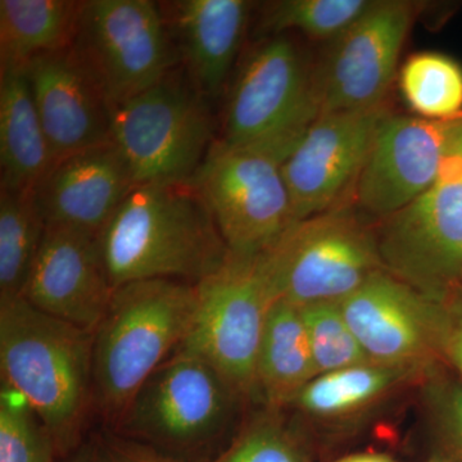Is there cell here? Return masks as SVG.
Masks as SVG:
<instances>
[{
	"instance_id": "cell-5",
	"label": "cell",
	"mask_w": 462,
	"mask_h": 462,
	"mask_svg": "<svg viewBox=\"0 0 462 462\" xmlns=\"http://www.w3.org/2000/svg\"><path fill=\"white\" fill-rule=\"evenodd\" d=\"M257 263L275 300L298 307L339 302L384 270L376 226L354 203L291 225Z\"/></svg>"
},
{
	"instance_id": "cell-17",
	"label": "cell",
	"mask_w": 462,
	"mask_h": 462,
	"mask_svg": "<svg viewBox=\"0 0 462 462\" xmlns=\"http://www.w3.org/2000/svg\"><path fill=\"white\" fill-rule=\"evenodd\" d=\"M160 5L179 66L200 96L208 102L220 98L243 56L257 3L175 0Z\"/></svg>"
},
{
	"instance_id": "cell-19",
	"label": "cell",
	"mask_w": 462,
	"mask_h": 462,
	"mask_svg": "<svg viewBox=\"0 0 462 462\" xmlns=\"http://www.w3.org/2000/svg\"><path fill=\"white\" fill-rule=\"evenodd\" d=\"M54 161L112 141L111 107L69 48L25 67Z\"/></svg>"
},
{
	"instance_id": "cell-12",
	"label": "cell",
	"mask_w": 462,
	"mask_h": 462,
	"mask_svg": "<svg viewBox=\"0 0 462 462\" xmlns=\"http://www.w3.org/2000/svg\"><path fill=\"white\" fill-rule=\"evenodd\" d=\"M409 0H376L316 60L320 115L385 107L404 42L420 12Z\"/></svg>"
},
{
	"instance_id": "cell-1",
	"label": "cell",
	"mask_w": 462,
	"mask_h": 462,
	"mask_svg": "<svg viewBox=\"0 0 462 462\" xmlns=\"http://www.w3.org/2000/svg\"><path fill=\"white\" fill-rule=\"evenodd\" d=\"M114 288L170 279L199 284L230 252L190 182L136 185L99 236Z\"/></svg>"
},
{
	"instance_id": "cell-9",
	"label": "cell",
	"mask_w": 462,
	"mask_h": 462,
	"mask_svg": "<svg viewBox=\"0 0 462 462\" xmlns=\"http://www.w3.org/2000/svg\"><path fill=\"white\" fill-rule=\"evenodd\" d=\"M385 272L434 302L462 278V130L436 182L376 226Z\"/></svg>"
},
{
	"instance_id": "cell-28",
	"label": "cell",
	"mask_w": 462,
	"mask_h": 462,
	"mask_svg": "<svg viewBox=\"0 0 462 462\" xmlns=\"http://www.w3.org/2000/svg\"><path fill=\"white\" fill-rule=\"evenodd\" d=\"M214 462H310V458L302 440L285 424L279 410L266 407Z\"/></svg>"
},
{
	"instance_id": "cell-35",
	"label": "cell",
	"mask_w": 462,
	"mask_h": 462,
	"mask_svg": "<svg viewBox=\"0 0 462 462\" xmlns=\"http://www.w3.org/2000/svg\"><path fill=\"white\" fill-rule=\"evenodd\" d=\"M430 462H447L445 460H440V458H434V460H431Z\"/></svg>"
},
{
	"instance_id": "cell-16",
	"label": "cell",
	"mask_w": 462,
	"mask_h": 462,
	"mask_svg": "<svg viewBox=\"0 0 462 462\" xmlns=\"http://www.w3.org/2000/svg\"><path fill=\"white\" fill-rule=\"evenodd\" d=\"M114 291L99 234L60 225L45 226L21 296L23 300L45 314L94 333Z\"/></svg>"
},
{
	"instance_id": "cell-32",
	"label": "cell",
	"mask_w": 462,
	"mask_h": 462,
	"mask_svg": "<svg viewBox=\"0 0 462 462\" xmlns=\"http://www.w3.org/2000/svg\"><path fill=\"white\" fill-rule=\"evenodd\" d=\"M96 446L98 462H185L129 438L107 436Z\"/></svg>"
},
{
	"instance_id": "cell-15",
	"label": "cell",
	"mask_w": 462,
	"mask_h": 462,
	"mask_svg": "<svg viewBox=\"0 0 462 462\" xmlns=\"http://www.w3.org/2000/svg\"><path fill=\"white\" fill-rule=\"evenodd\" d=\"M339 306L372 363L424 373L437 369L438 302L382 270Z\"/></svg>"
},
{
	"instance_id": "cell-27",
	"label": "cell",
	"mask_w": 462,
	"mask_h": 462,
	"mask_svg": "<svg viewBox=\"0 0 462 462\" xmlns=\"http://www.w3.org/2000/svg\"><path fill=\"white\" fill-rule=\"evenodd\" d=\"M300 310L318 375L369 363L339 302L312 303Z\"/></svg>"
},
{
	"instance_id": "cell-21",
	"label": "cell",
	"mask_w": 462,
	"mask_h": 462,
	"mask_svg": "<svg viewBox=\"0 0 462 462\" xmlns=\"http://www.w3.org/2000/svg\"><path fill=\"white\" fill-rule=\"evenodd\" d=\"M318 376L300 307L276 300L270 307L258 352L256 397L281 410Z\"/></svg>"
},
{
	"instance_id": "cell-7",
	"label": "cell",
	"mask_w": 462,
	"mask_h": 462,
	"mask_svg": "<svg viewBox=\"0 0 462 462\" xmlns=\"http://www.w3.org/2000/svg\"><path fill=\"white\" fill-rule=\"evenodd\" d=\"M243 400L212 365L178 348L115 425L124 436L158 451L194 452L223 436Z\"/></svg>"
},
{
	"instance_id": "cell-13",
	"label": "cell",
	"mask_w": 462,
	"mask_h": 462,
	"mask_svg": "<svg viewBox=\"0 0 462 462\" xmlns=\"http://www.w3.org/2000/svg\"><path fill=\"white\" fill-rule=\"evenodd\" d=\"M462 130V114L447 120L389 114L356 181L352 203L382 221L430 189Z\"/></svg>"
},
{
	"instance_id": "cell-6",
	"label": "cell",
	"mask_w": 462,
	"mask_h": 462,
	"mask_svg": "<svg viewBox=\"0 0 462 462\" xmlns=\"http://www.w3.org/2000/svg\"><path fill=\"white\" fill-rule=\"evenodd\" d=\"M111 132L136 185L190 182L217 141L209 102L180 66L111 106Z\"/></svg>"
},
{
	"instance_id": "cell-24",
	"label": "cell",
	"mask_w": 462,
	"mask_h": 462,
	"mask_svg": "<svg viewBox=\"0 0 462 462\" xmlns=\"http://www.w3.org/2000/svg\"><path fill=\"white\" fill-rule=\"evenodd\" d=\"M376 0H273L257 3L254 23L256 39L291 32L314 42H329L338 39Z\"/></svg>"
},
{
	"instance_id": "cell-22",
	"label": "cell",
	"mask_w": 462,
	"mask_h": 462,
	"mask_svg": "<svg viewBox=\"0 0 462 462\" xmlns=\"http://www.w3.org/2000/svg\"><path fill=\"white\" fill-rule=\"evenodd\" d=\"M428 375L421 370L369 361L316 376L289 406L318 420L339 421L366 411L400 385Z\"/></svg>"
},
{
	"instance_id": "cell-4",
	"label": "cell",
	"mask_w": 462,
	"mask_h": 462,
	"mask_svg": "<svg viewBox=\"0 0 462 462\" xmlns=\"http://www.w3.org/2000/svg\"><path fill=\"white\" fill-rule=\"evenodd\" d=\"M320 116L316 60L296 33L256 39L225 91L217 141L291 156Z\"/></svg>"
},
{
	"instance_id": "cell-29",
	"label": "cell",
	"mask_w": 462,
	"mask_h": 462,
	"mask_svg": "<svg viewBox=\"0 0 462 462\" xmlns=\"http://www.w3.org/2000/svg\"><path fill=\"white\" fill-rule=\"evenodd\" d=\"M50 431L25 398L3 384L0 394V462H53Z\"/></svg>"
},
{
	"instance_id": "cell-14",
	"label": "cell",
	"mask_w": 462,
	"mask_h": 462,
	"mask_svg": "<svg viewBox=\"0 0 462 462\" xmlns=\"http://www.w3.org/2000/svg\"><path fill=\"white\" fill-rule=\"evenodd\" d=\"M385 107L319 116L282 165L294 223L352 203Z\"/></svg>"
},
{
	"instance_id": "cell-31",
	"label": "cell",
	"mask_w": 462,
	"mask_h": 462,
	"mask_svg": "<svg viewBox=\"0 0 462 462\" xmlns=\"http://www.w3.org/2000/svg\"><path fill=\"white\" fill-rule=\"evenodd\" d=\"M438 354L462 379V287L452 288L438 302Z\"/></svg>"
},
{
	"instance_id": "cell-23",
	"label": "cell",
	"mask_w": 462,
	"mask_h": 462,
	"mask_svg": "<svg viewBox=\"0 0 462 462\" xmlns=\"http://www.w3.org/2000/svg\"><path fill=\"white\" fill-rule=\"evenodd\" d=\"M81 2L0 0V71L71 45Z\"/></svg>"
},
{
	"instance_id": "cell-8",
	"label": "cell",
	"mask_w": 462,
	"mask_h": 462,
	"mask_svg": "<svg viewBox=\"0 0 462 462\" xmlns=\"http://www.w3.org/2000/svg\"><path fill=\"white\" fill-rule=\"evenodd\" d=\"M285 160L267 149L216 141L191 179L231 256L260 257L294 224Z\"/></svg>"
},
{
	"instance_id": "cell-33",
	"label": "cell",
	"mask_w": 462,
	"mask_h": 462,
	"mask_svg": "<svg viewBox=\"0 0 462 462\" xmlns=\"http://www.w3.org/2000/svg\"><path fill=\"white\" fill-rule=\"evenodd\" d=\"M65 462H98L96 443H81L72 454L67 456Z\"/></svg>"
},
{
	"instance_id": "cell-10",
	"label": "cell",
	"mask_w": 462,
	"mask_h": 462,
	"mask_svg": "<svg viewBox=\"0 0 462 462\" xmlns=\"http://www.w3.org/2000/svg\"><path fill=\"white\" fill-rule=\"evenodd\" d=\"M69 51L109 107L138 96L179 66L160 3L81 2Z\"/></svg>"
},
{
	"instance_id": "cell-30",
	"label": "cell",
	"mask_w": 462,
	"mask_h": 462,
	"mask_svg": "<svg viewBox=\"0 0 462 462\" xmlns=\"http://www.w3.org/2000/svg\"><path fill=\"white\" fill-rule=\"evenodd\" d=\"M425 397L443 436L462 458V380L440 378L438 370L427 376Z\"/></svg>"
},
{
	"instance_id": "cell-36",
	"label": "cell",
	"mask_w": 462,
	"mask_h": 462,
	"mask_svg": "<svg viewBox=\"0 0 462 462\" xmlns=\"http://www.w3.org/2000/svg\"><path fill=\"white\" fill-rule=\"evenodd\" d=\"M460 285H461V287H462V278H461V281H460Z\"/></svg>"
},
{
	"instance_id": "cell-11",
	"label": "cell",
	"mask_w": 462,
	"mask_h": 462,
	"mask_svg": "<svg viewBox=\"0 0 462 462\" xmlns=\"http://www.w3.org/2000/svg\"><path fill=\"white\" fill-rule=\"evenodd\" d=\"M196 287V316L179 348L212 365L245 400L256 397L258 352L275 302L257 257L230 254Z\"/></svg>"
},
{
	"instance_id": "cell-2",
	"label": "cell",
	"mask_w": 462,
	"mask_h": 462,
	"mask_svg": "<svg viewBox=\"0 0 462 462\" xmlns=\"http://www.w3.org/2000/svg\"><path fill=\"white\" fill-rule=\"evenodd\" d=\"M93 331L45 314L23 297L0 302L3 384L25 398L60 456L81 445L93 403Z\"/></svg>"
},
{
	"instance_id": "cell-18",
	"label": "cell",
	"mask_w": 462,
	"mask_h": 462,
	"mask_svg": "<svg viewBox=\"0 0 462 462\" xmlns=\"http://www.w3.org/2000/svg\"><path fill=\"white\" fill-rule=\"evenodd\" d=\"M136 187L132 170L114 142L54 161L33 189L45 226L99 234Z\"/></svg>"
},
{
	"instance_id": "cell-34",
	"label": "cell",
	"mask_w": 462,
	"mask_h": 462,
	"mask_svg": "<svg viewBox=\"0 0 462 462\" xmlns=\"http://www.w3.org/2000/svg\"><path fill=\"white\" fill-rule=\"evenodd\" d=\"M334 462H397L391 456L384 454H357L346 456Z\"/></svg>"
},
{
	"instance_id": "cell-26",
	"label": "cell",
	"mask_w": 462,
	"mask_h": 462,
	"mask_svg": "<svg viewBox=\"0 0 462 462\" xmlns=\"http://www.w3.org/2000/svg\"><path fill=\"white\" fill-rule=\"evenodd\" d=\"M407 107L427 120H447L462 114V67L446 54H412L398 72Z\"/></svg>"
},
{
	"instance_id": "cell-3",
	"label": "cell",
	"mask_w": 462,
	"mask_h": 462,
	"mask_svg": "<svg viewBox=\"0 0 462 462\" xmlns=\"http://www.w3.org/2000/svg\"><path fill=\"white\" fill-rule=\"evenodd\" d=\"M196 284L170 279L115 288L94 330L93 403L116 424L136 392L187 338L196 316Z\"/></svg>"
},
{
	"instance_id": "cell-20",
	"label": "cell",
	"mask_w": 462,
	"mask_h": 462,
	"mask_svg": "<svg viewBox=\"0 0 462 462\" xmlns=\"http://www.w3.org/2000/svg\"><path fill=\"white\" fill-rule=\"evenodd\" d=\"M51 163L25 69L0 71V188L33 190Z\"/></svg>"
},
{
	"instance_id": "cell-25",
	"label": "cell",
	"mask_w": 462,
	"mask_h": 462,
	"mask_svg": "<svg viewBox=\"0 0 462 462\" xmlns=\"http://www.w3.org/2000/svg\"><path fill=\"white\" fill-rule=\"evenodd\" d=\"M44 231L33 190L0 188V302L23 296Z\"/></svg>"
}]
</instances>
